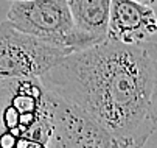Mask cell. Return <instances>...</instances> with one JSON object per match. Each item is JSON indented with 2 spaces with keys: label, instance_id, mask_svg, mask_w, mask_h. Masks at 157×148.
I'll return each instance as SVG.
<instances>
[{
  "label": "cell",
  "instance_id": "1",
  "mask_svg": "<svg viewBox=\"0 0 157 148\" xmlns=\"http://www.w3.org/2000/svg\"><path fill=\"white\" fill-rule=\"evenodd\" d=\"M82 109L117 148L143 146L157 131V44L104 39L75 50L40 76Z\"/></svg>",
  "mask_w": 157,
  "mask_h": 148
},
{
  "label": "cell",
  "instance_id": "2",
  "mask_svg": "<svg viewBox=\"0 0 157 148\" xmlns=\"http://www.w3.org/2000/svg\"><path fill=\"white\" fill-rule=\"evenodd\" d=\"M115 148L107 133L40 78L0 80V148Z\"/></svg>",
  "mask_w": 157,
  "mask_h": 148
},
{
  "label": "cell",
  "instance_id": "3",
  "mask_svg": "<svg viewBox=\"0 0 157 148\" xmlns=\"http://www.w3.org/2000/svg\"><path fill=\"white\" fill-rule=\"evenodd\" d=\"M69 53V50L20 31L8 19L0 24V80L40 78Z\"/></svg>",
  "mask_w": 157,
  "mask_h": 148
},
{
  "label": "cell",
  "instance_id": "4",
  "mask_svg": "<svg viewBox=\"0 0 157 148\" xmlns=\"http://www.w3.org/2000/svg\"><path fill=\"white\" fill-rule=\"evenodd\" d=\"M6 19L31 36L73 52L75 27L67 0H13Z\"/></svg>",
  "mask_w": 157,
  "mask_h": 148
},
{
  "label": "cell",
  "instance_id": "5",
  "mask_svg": "<svg viewBox=\"0 0 157 148\" xmlns=\"http://www.w3.org/2000/svg\"><path fill=\"white\" fill-rule=\"evenodd\" d=\"M157 33V16L152 6L137 0H110L107 39L124 44L149 41Z\"/></svg>",
  "mask_w": 157,
  "mask_h": 148
},
{
  "label": "cell",
  "instance_id": "6",
  "mask_svg": "<svg viewBox=\"0 0 157 148\" xmlns=\"http://www.w3.org/2000/svg\"><path fill=\"white\" fill-rule=\"evenodd\" d=\"M67 3L75 27V50L92 47L107 37L110 0H67Z\"/></svg>",
  "mask_w": 157,
  "mask_h": 148
},
{
  "label": "cell",
  "instance_id": "7",
  "mask_svg": "<svg viewBox=\"0 0 157 148\" xmlns=\"http://www.w3.org/2000/svg\"><path fill=\"white\" fill-rule=\"evenodd\" d=\"M140 3H145V5H149V6H155L157 5V0H137Z\"/></svg>",
  "mask_w": 157,
  "mask_h": 148
}]
</instances>
